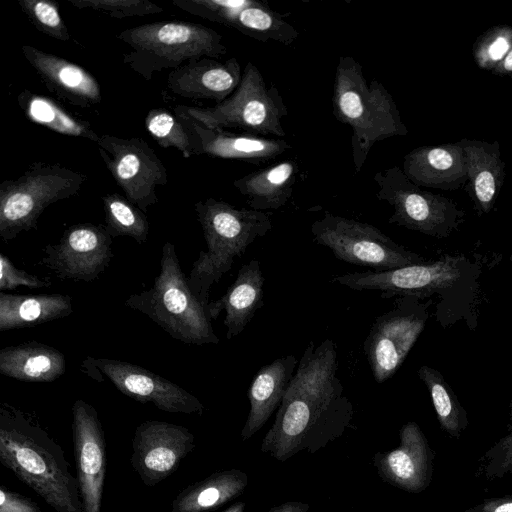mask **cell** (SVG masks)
I'll use <instances>...</instances> for the list:
<instances>
[{
    "mask_svg": "<svg viewBox=\"0 0 512 512\" xmlns=\"http://www.w3.org/2000/svg\"><path fill=\"white\" fill-rule=\"evenodd\" d=\"M336 345L311 341L302 354L273 425L260 449L284 462L302 450L314 453L350 424L353 406L337 377Z\"/></svg>",
    "mask_w": 512,
    "mask_h": 512,
    "instance_id": "obj_1",
    "label": "cell"
},
{
    "mask_svg": "<svg viewBox=\"0 0 512 512\" xmlns=\"http://www.w3.org/2000/svg\"><path fill=\"white\" fill-rule=\"evenodd\" d=\"M0 461L56 512H84L62 447L21 411L0 408Z\"/></svg>",
    "mask_w": 512,
    "mask_h": 512,
    "instance_id": "obj_2",
    "label": "cell"
},
{
    "mask_svg": "<svg viewBox=\"0 0 512 512\" xmlns=\"http://www.w3.org/2000/svg\"><path fill=\"white\" fill-rule=\"evenodd\" d=\"M194 209L207 250L200 251L193 263L188 283L199 300L208 306L211 286L231 269L234 258L242 256L256 238L271 230V214L238 209L215 198L196 202Z\"/></svg>",
    "mask_w": 512,
    "mask_h": 512,
    "instance_id": "obj_3",
    "label": "cell"
},
{
    "mask_svg": "<svg viewBox=\"0 0 512 512\" xmlns=\"http://www.w3.org/2000/svg\"><path fill=\"white\" fill-rule=\"evenodd\" d=\"M335 118L352 129V157L359 172L378 141L403 132L396 105L378 80L367 82L362 65L352 56L338 60L332 94Z\"/></svg>",
    "mask_w": 512,
    "mask_h": 512,
    "instance_id": "obj_4",
    "label": "cell"
},
{
    "mask_svg": "<svg viewBox=\"0 0 512 512\" xmlns=\"http://www.w3.org/2000/svg\"><path fill=\"white\" fill-rule=\"evenodd\" d=\"M125 305L146 315L175 340L195 345L219 343L208 306L192 291L171 242L163 245L160 273L153 285L130 295Z\"/></svg>",
    "mask_w": 512,
    "mask_h": 512,
    "instance_id": "obj_5",
    "label": "cell"
},
{
    "mask_svg": "<svg viewBox=\"0 0 512 512\" xmlns=\"http://www.w3.org/2000/svg\"><path fill=\"white\" fill-rule=\"evenodd\" d=\"M117 38L131 48L123 55V63L147 81L164 69L227 53L216 30L186 21L146 23L121 31Z\"/></svg>",
    "mask_w": 512,
    "mask_h": 512,
    "instance_id": "obj_6",
    "label": "cell"
},
{
    "mask_svg": "<svg viewBox=\"0 0 512 512\" xmlns=\"http://www.w3.org/2000/svg\"><path fill=\"white\" fill-rule=\"evenodd\" d=\"M176 115L189 117L206 127L234 128L264 137H284L282 120L288 110L277 87L267 86L261 71L248 62L235 92L212 107L178 105Z\"/></svg>",
    "mask_w": 512,
    "mask_h": 512,
    "instance_id": "obj_7",
    "label": "cell"
},
{
    "mask_svg": "<svg viewBox=\"0 0 512 512\" xmlns=\"http://www.w3.org/2000/svg\"><path fill=\"white\" fill-rule=\"evenodd\" d=\"M87 175L59 163L34 162L16 179L0 183V237L8 242L35 229L51 204L76 195Z\"/></svg>",
    "mask_w": 512,
    "mask_h": 512,
    "instance_id": "obj_8",
    "label": "cell"
},
{
    "mask_svg": "<svg viewBox=\"0 0 512 512\" xmlns=\"http://www.w3.org/2000/svg\"><path fill=\"white\" fill-rule=\"evenodd\" d=\"M311 233L314 241L329 248L337 259L374 272L427 262L377 227L329 212L312 223Z\"/></svg>",
    "mask_w": 512,
    "mask_h": 512,
    "instance_id": "obj_9",
    "label": "cell"
},
{
    "mask_svg": "<svg viewBox=\"0 0 512 512\" xmlns=\"http://www.w3.org/2000/svg\"><path fill=\"white\" fill-rule=\"evenodd\" d=\"M472 268L468 259L446 255L434 262L382 272L365 271L336 275L331 282L350 289L377 290L382 298L413 296L425 299L444 294L462 284Z\"/></svg>",
    "mask_w": 512,
    "mask_h": 512,
    "instance_id": "obj_10",
    "label": "cell"
},
{
    "mask_svg": "<svg viewBox=\"0 0 512 512\" xmlns=\"http://www.w3.org/2000/svg\"><path fill=\"white\" fill-rule=\"evenodd\" d=\"M400 296L394 306L379 315L364 340L363 350L377 383L390 379L400 368L422 333L429 303Z\"/></svg>",
    "mask_w": 512,
    "mask_h": 512,
    "instance_id": "obj_11",
    "label": "cell"
},
{
    "mask_svg": "<svg viewBox=\"0 0 512 512\" xmlns=\"http://www.w3.org/2000/svg\"><path fill=\"white\" fill-rule=\"evenodd\" d=\"M96 145L106 168L130 202L144 213L158 203L156 188L167 184L168 172L146 141L103 134Z\"/></svg>",
    "mask_w": 512,
    "mask_h": 512,
    "instance_id": "obj_12",
    "label": "cell"
},
{
    "mask_svg": "<svg viewBox=\"0 0 512 512\" xmlns=\"http://www.w3.org/2000/svg\"><path fill=\"white\" fill-rule=\"evenodd\" d=\"M172 3L260 42L291 45L299 36V31L283 14L256 0H174Z\"/></svg>",
    "mask_w": 512,
    "mask_h": 512,
    "instance_id": "obj_13",
    "label": "cell"
},
{
    "mask_svg": "<svg viewBox=\"0 0 512 512\" xmlns=\"http://www.w3.org/2000/svg\"><path fill=\"white\" fill-rule=\"evenodd\" d=\"M112 237L103 225L70 226L53 245H47L41 263L62 280L97 279L113 258Z\"/></svg>",
    "mask_w": 512,
    "mask_h": 512,
    "instance_id": "obj_14",
    "label": "cell"
},
{
    "mask_svg": "<svg viewBox=\"0 0 512 512\" xmlns=\"http://www.w3.org/2000/svg\"><path fill=\"white\" fill-rule=\"evenodd\" d=\"M82 367L96 368L124 395L142 403L150 402L164 412L203 413L204 406L196 396L141 366L88 356L83 360Z\"/></svg>",
    "mask_w": 512,
    "mask_h": 512,
    "instance_id": "obj_15",
    "label": "cell"
},
{
    "mask_svg": "<svg viewBox=\"0 0 512 512\" xmlns=\"http://www.w3.org/2000/svg\"><path fill=\"white\" fill-rule=\"evenodd\" d=\"M194 448L195 437L186 427L148 420L134 432L131 465L142 482L153 487L173 474Z\"/></svg>",
    "mask_w": 512,
    "mask_h": 512,
    "instance_id": "obj_16",
    "label": "cell"
},
{
    "mask_svg": "<svg viewBox=\"0 0 512 512\" xmlns=\"http://www.w3.org/2000/svg\"><path fill=\"white\" fill-rule=\"evenodd\" d=\"M72 435L83 511L101 512L106 441L96 409L82 399L72 406Z\"/></svg>",
    "mask_w": 512,
    "mask_h": 512,
    "instance_id": "obj_17",
    "label": "cell"
},
{
    "mask_svg": "<svg viewBox=\"0 0 512 512\" xmlns=\"http://www.w3.org/2000/svg\"><path fill=\"white\" fill-rule=\"evenodd\" d=\"M373 179L378 188L377 199L394 208V213L388 220L390 224L437 237L449 234V227L444 224V211L439 210L425 195L411 188L398 167L378 171Z\"/></svg>",
    "mask_w": 512,
    "mask_h": 512,
    "instance_id": "obj_18",
    "label": "cell"
},
{
    "mask_svg": "<svg viewBox=\"0 0 512 512\" xmlns=\"http://www.w3.org/2000/svg\"><path fill=\"white\" fill-rule=\"evenodd\" d=\"M177 116L189 130L194 155L262 163L275 159L292 147L282 139L209 128L189 117Z\"/></svg>",
    "mask_w": 512,
    "mask_h": 512,
    "instance_id": "obj_19",
    "label": "cell"
},
{
    "mask_svg": "<svg viewBox=\"0 0 512 512\" xmlns=\"http://www.w3.org/2000/svg\"><path fill=\"white\" fill-rule=\"evenodd\" d=\"M21 51L47 90L61 100L82 108L101 102L97 79L82 66L30 45Z\"/></svg>",
    "mask_w": 512,
    "mask_h": 512,
    "instance_id": "obj_20",
    "label": "cell"
},
{
    "mask_svg": "<svg viewBox=\"0 0 512 512\" xmlns=\"http://www.w3.org/2000/svg\"><path fill=\"white\" fill-rule=\"evenodd\" d=\"M375 466L381 478L402 490L418 493L426 489L431 476V456L427 440L415 422L400 430V445L377 454Z\"/></svg>",
    "mask_w": 512,
    "mask_h": 512,
    "instance_id": "obj_21",
    "label": "cell"
},
{
    "mask_svg": "<svg viewBox=\"0 0 512 512\" xmlns=\"http://www.w3.org/2000/svg\"><path fill=\"white\" fill-rule=\"evenodd\" d=\"M242 73L236 57L225 62L201 58L171 70L167 77V87L180 97L214 100L217 104L235 92Z\"/></svg>",
    "mask_w": 512,
    "mask_h": 512,
    "instance_id": "obj_22",
    "label": "cell"
},
{
    "mask_svg": "<svg viewBox=\"0 0 512 512\" xmlns=\"http://www.w3.org/2000/svg\"><path fill=\"white\" fill-rule=\"evenodd\" d=\"M294 355L277 358L263 366L248 389L250 410L241 431L243 441L256 434L279 408L298 366Z\"/></svg>",
    "mask_w": 512,
    "mask_h": 512,
    "instance_id": "obj_23",
    "label": "cell"
},
{
    "mask_svg": "<svg viewBox=\"0 0 512 512\" xmlns=\"http://www.w3.org/2000/svg\"><path fill=\"white\" fill-rule=\"evenodd\" d=\"M263 285L260 262L254 259L240 268L234 283L222 297L209 303L211 319H216L222 310L226 312L224 325L228 340L239 335L263 306Z\"/></svg>",
    "mask_w": 512,
    "mask_h": 512,
    "instance_id": "obj_24",
    "label": "cell"
},
{
    "mask_svg": "<svg viewBox=\"0 0 512 512\" xmlns=\"http://www.w3.org/2000/svg\"><path fill=\"white\" fill-rule=\"evenodd\" d=\"M298 171L297 163L288 159L246 174L234 180L233 186L246 198L250 209L278 210L291 198Z\"/></svg>",
    "mask_w": 512,
    "mask_h": 512,
    "instance_id": "obj_25",
    "label": "cell"
},
{
    "mask_svg": "<svg viewBox=\"0 0 512 512\" xmlns=\"http://www.w3.org/2000/svg\"><path fill=\"white\" fill-rule=\"evenodd\" d=\"M65 370V356L43 343L31 341L0 350V373L16 380L52 382Z\"/></svg>",
    "mask_w": 512,
    "mask_h": 512,
    "instance_id": "obj_26",
    "label": "cell"
},
{
    "mask_svg": "<svg viewBox=\"0 0 512 512\" xmlns=\"http://www.w3.org/2000/svg\"><path fill=\"white\" fill-rule=\"evenodd\" d=\"M73 313L68 295H17L0 292V332L32 327Z\"/></svg>",
    "mask_w": 512,
    "mask_h": 512,
    "instance_id": "obj_27",
    "label": "cell"
},
{
    "mask_svg": "<svg viewBox=\"0 0 512 512\" xmlns=\"http://www.w3.org/2000/svg\"><path fill=\"white\" fill-rule=\"evenodd\" d=\"M248 477L239 469L217 471L184 488L172 502V512H210L240 495Z\"/></svg>",
    "mask_w": 512,
    "mask_h": 512,
    "instance_id": "obj_28",
    "label": "cell"
},
{
    "mask_svg": "<svg viewBox=\"0 0 512 512\" xmlns=\"http://www.w3.org/2000/svg\"><path fill=\"white\" fill-rule=\"evenodd\" d=\"M17 102L30 121L56 133L85 138L95 143L100 136L88 121L72 115L47 96L24 89L17 95Z\"/></svg>",
    "mask_w": 512,
    "mask_h": 512,
    "instance_id": "obj_29",
    "label": "cell"
},
{
    "mask_svg": "<svg viewBox=\"0 0 512 512\" xmlns=\"http://www.w3.org/2000/svg\"><path fill=\"white\" fill-rule=\"evenodd\" d=\"M417 374L426 385L441 427L454 437L467 425L465 410L443 375L427 365L421 366Z\"/></svg>",
    "mask_w": 512,
    "mask_h": 512,
    "instance_id": "obj_30",
    "label": "cell"
},
{
    "mask_svg": "<svg viewBox=\"0 0 512 512\" xmlns=\"http://www.w3.org/2000/svg\"><path fill=\"white\" fill-rule=\"evenodd\" d=\"M105 227L110 236H127L139 244L147 241L149 223L145 213L118 193L106 194L102 197Z\"/></svg>",
    "mask_w": 512,
    "mask_h": 512,
    "instance_id": "obj_31",
    "label": "cell"
},
{
    "mask_svg": "<svg viewBox=\"0 0 512 512\" xmlns=\"http://www.w3.org/2000/svg\"><path fill=\"white\" fill-rule=\"evenodd\" d=\"M144 123L159 146L176 148L186 159L194 155L189 130L175 113L164 108H153L148 111Z\"/></svg>",
    "mask_w": 512,
    "mask_h": 512,
    "instance_id": "obj_32",
    "label": "cell"
},
{
    "mask_svg": "<svg viewBox=\"0 0 512 512\" xmlns=\"http://www.w3.org/2000/svg\"><path fill=\"white\" fill-rule=\"evenodd\" d=\"M18 4L39 32L59 41L70 40L58 3L51 0H19Z\"/></svg>",
    "mask_w": 512,
    "mask_h": 512,
    "instance_id": "obj_33",
    "label": "cell"
},
{
    "mask_svg": "<svg viewBox=\"0 0 512 512\" xmlns=\"http://www.w3.org/2000/svg\"><path fill=\"white\" fill-rule=\"evenodd\" d=\"M80 10H94L112 18L143 17L163 11L161 6L147 0H67Z\"/></svg>",
    "mask_w": 512,
    "mask_h": 512,
    "instance_id": "obj_34",
    "label": "cell"
},
{
    "mask_svg": "<svg viewBox=\"0 0 512 512\" xmlns=\"http://www.w3.org/2000/svg\"><path fill=\"white\" fill-rule=\"evenodd\" d=\"M51 282L29 274L14 266L10 259L3 253L0 255V291L5 292L18 286L30 288L49 287Z\"/></svg>",
    "mask_w": 512,
    "mask_h": 512,
    "instance_id": "obj_35",
    "label": "cell"
},
{
    "mask_svg": "<svg viewBox=\"0 0 512 512\" xmlns=\"http://www.w3.org/2000/svg\"><path fill=\"white\" fill-rule=\"evenodd\" d=\"M486 458L488 476L502 477L512 472V430L488 451Z\"/></svg>",
    "mask_w": 512,
    "mask_h": 512,
    "instance_id": "obj_36",
    "label": "cell"
},
{
    "mask_svg": "<svg viewBox=\"0 0 512 512\" xmlns=\"http://www.w3.org/2000/svg\"><path fill=\"white\" fill-rule=\"evenodd\" d=\"M0 512H41V509L29 498L1 486Z\"/></svg>",
    "mask_w": 512,
    "mask_h": 512,
    "instance_id": "obj_37",
    "label": "cell"
},
{
    "mask_svg": "<svg viewBox=\"0 0 512 512\" xmlns=\"http://www.w3.org/2000/svg\"><path fill=\"white\" fill-rule=\"evenodd\" d=\"M475 193L483 203L492 200L495 193V180L493 175L488 171L481 172L475 180Z\"/></svg>",
    "mask_w": 512,
    "mask_h": 512,
    "instance_id": "obj_38",
    "label": "cell"
},
{
    "mask_svg": "<svg viewBox=\"0 0 512 512\" xmlns=\"http://www.w3.org/2000/svg\"><path fill=\"white\" fill-rule=\"evenodd\" d=\"M483 512H512V499H493L485 502Z\"/></svg>",
    "mask_w": 512,
    "mask_h": 512,
    "instance_id": "obj_39",
    "label": "cell"
},
{
    "mask_svg": "<svg viewBox=\"0 0 512 512\" xmlns=\"http://www.w3.org/2000/svg\"><path fill=\"white\" fill-rule=\"evenodd\" d=\"M309 505L302 502H286L278 506L273 507L268 512H307Z\"/></svg>",
    "mask_w": 512,
    "mask_h": 512,
    "instance_id": "obj_40",
    "label": "cell"
},
{
    "mask_svg": "<svg viewBox=\"0 0 512 512\" xmlns=\"http://www.w3.org/2000/svg\"><path fill=\"white\" fill-rule=\"evenodd\" d=\"M509 44L506 39L498 38L489 47V55L493 60L500 59L508 50Z\"/></svg>",
    "mask_w": 512,
    "mask_h": 512,
    "instance_id": "obj_41",
    "label": "cell"
},
{
    "mask_svg": "<svg viewBox=\"0 0 512 512\" xmlns=\"http://www.w3.org/2000/svg\"><path fill=\"white\" fill-rule=\"evenodd\" d=\"M244 509H245V503L242 501H238V502L234 503L233 505L229 506L223 512H244Z\"/></svg>",
    "mask_w": 512,
    "mask_h": 512,
    "instance_id": "obj_42",
    "label": "cell"
},
{
    "mask_svg": "<svg viewBox=\"0 0 512 512\" xmlns=\"http://www.w3.org/2000/svg\"><path fill=\"white\" fill-rule=\"evenodd\" d=\"M504 68L507 71H512V51L509 53V55L506 57L504 61Z\"/></svg>",
    "mask_w": 512,
    "mask_h": 512,
    "instance_id": "obj_43",
    "label": "cell"
},
{
    "mask_svg": "<svg viewBox=\"0 0 512 512\" xmlns=\"http://www.w3.org/2000/svg\"><path fill=\"white\" fill-rule=\"evenodd\" d=\"M510 419L512 420V400H511V404H510Z\"/></svg>",
    "mask_w": 512,
    "mask_h": 512,
    "instance_id": "obj_44",
    "label": "cell"
}]
</instances>
